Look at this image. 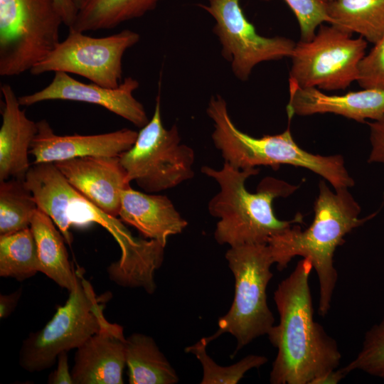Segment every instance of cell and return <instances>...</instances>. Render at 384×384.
<instances>
[{
    "mask_svg": "<svg viewBox=\"0 0 384 384\" xmlns=\"http://www.w3.org/2000/svg\"><path fill=\"white\" fill-rule=\"evenodd\" d=\"M312 269L309 259L299 260L274 293L279 322L267 334L277 349L270 374L272 384H312L340 364L336 340L314 319L309 283Z\"/></svg>",
    "mask_w": 384,
    "mask_h": 384,
    "instance_id": "cell-1",
    "label": "cell"
},
{
    "mask_svg": "<svg viewBox=\"0 0 384 384\" xmlns=\"http://www.w3.org/2000/svg\"><path fill=\"white\" fill-rule=\"evenodd\" d=\"M314 211V220L306 229L295 224L271 237L267 245L279 270L285 269L296 256L309 260L319 281V314L324 316L331 309L338 280L334 265L337 247L344 242L348 233L374 218L377 212L360 218L361 208L348 188L334 193L323 180L319 183Z\"/></svg>",
    "mask_w": 384,
    "mask_h": 384,
    "instance_id": "cell-2",
    "label": "cell"
},
{
    "mask_svg": "<svg viewBox=\"0 0 384 384\" xmlns=\"http://www.w3.org/2000/svg\"><path fill=\"white\" fill-rule=\"evenodd\" d=\"M201 171L215 180L220 188L208 205L210 214L219 218L214 232L218 244L230 247L267 244L273 235L303 223L299 213L290 220L278 219L272 206L274 199L289 196L298 186L267 176L252 193L246 189L245 181L259 173L257 168L237 169L224 161L220 169L203 166Z\"/></svg>",
    "mask_w": 384,
    "mask_h": 384,
    "instance_id": "cell-3",
    "label": "cell"
},
{
    "mask_svg": "<svg viewBox=\"0 0 384 384\" xmlns=\"http://www.w3.org/2000/svg\"><path fill=\"white\" fill-rule=\"evenodd\" d=\"M24 181L38 208L53 220L69 245L73 239L71 227L83 228L97 223L105 228L120 247L121 257L113 262L119 274H140L156 261L160 252L157 241L134 237L117 217L104 212L73 188L54 163L33 164Z\"/></svg>",
    "mask_w": 384,
    "mask_h": 384,
    "instance_id": "cell-4",
    "label": "cell"
},
{
    "mask_svg": "<svg viewBox=\"0 0 384 384\" xmlns=\"http://www.w3.org/2000/svg\"><path fill=\"white\" fill-rule=\"evenodd\" d=\"M206 113L213 124L211 138L224 159L237 169L270 166L277 170L282 164L307 169L320 175L336 189L354 186L341 155L321 156L302 149L294 140L290 128L281 134L253 137L240 130L228 113L225 100L213 95Z\"/></svg>",
    "mask_w": 384,
    "mask_h": 384,
    "instance_id": "cell-5",
    "label": "cell"
},
{
    "mask_svg": "<svg viewBox=\"0 0 384 384\" xmlns=\"http://www.w3.org/2000/svg\"><path fill=\"white\" fill-rule=\"evenodd\" d=\"M225 259L235 277V295L228 313L220 318L218 329L207 343L229 333L237 341L233 356L256 338L265 335L274 325L267 300V287L273 277L274 264L267 244L230 247Z\"/></svg>",
    "mask_w": 384,
    "mask_h": 384,
    "instance_id": "cell-6",
    "label": "cell"
},
{
    "mask_svg": "<svg viewBox=\"0 0 384 384\" xmlns=\"http://www.w3.org/2000/svg\"><path fill=\"white\" fill-rule=\"evenodd\" d=\"M76 273V286L65 304L23 342L18 361L25 370L33 373L50 368L60 353L78 348L108 321L103 314L105 299L97 297L80 271Z\"/></svg>",
    "mask_w": 384,
    "mask_h": 384,
    "instance_id": "cell-7",
    "label": "cell"
},
{
    "mask_svg": "<svg viewBox=\"0 0 384 384\" xmlns=\"http://www.w3.org/2000/svg\"><path fill=\"white\" fill-rule=\"evenodd\" d=\"M62 23L55 0H0V75L30 71L59 43Z\"/></svg>",
    "mask_w": 384,
    "mask_h": 384,
    "instance_id": "cell-8",
    "label": "cell"
},
{
    "mask_svg": "<svg viewBox=\"0 0 384 384\" xmlns=\"http://www.w3.org/2000/svg\"><path fill=\"white\" fill-rule=\"evenodd\" d=\"M119 158L129 181L147 193L174 188L194 176V151L181 143L176 124L169 129L164 126L159 92L151 119Z\"/></svg>",
    "mask_w": 384,
    "mask_h": 384,
    "instance_id": "cell-9",
    "label": "cell"
},
{
    "mask_svg": "<svg viewBox=\"0 0 384 384\" xmlns=\"http://www.w3.org/2000/svg\"><path fill=\"white\" fill-rule=\"evenodd\" d=\"M367 46L361 36L354 38L331 24H321L311 40L296 43L289 81L302 87L345 90L357 82Z\"/></svg>",
    "mask_w": 384,
    "mask_h": 384,
    "instance_id": "cell-10",
    "label": "cell"
},
{
    "mask_svg": "<svg viewBox=\"0 0 384 384\" xmlns=\"http://www.w3.org/2000/svg\"><path fill=\"white\" fill-rule=\"evenodd\" d=\"M140 35L125 29L103 37H92L69 30L67 38L31 70L38 75L65 72L82 76L99 85L114 88L122 82V58Z\"/></svg>",
    "mask_w": 384,
    "mask_h": 384,
    "instance_id": "cell-11",
    "label": "cell"
},
{
    "mask_svg": "<svg viewBox=\"0 0 384 384\" xmlns=\"http://www.w3.org/2000/svg\"><path fill=\"white\" fill-rule=\"evenodd\" d=\"M207 3L198 6L214 19L213 32L221 45V55L238 80H247L260 63L292 56L296 43L284 36L260 35L246 18L240 0H207Z\"/></svg>",
    "mask_w": 384,
    "mask_h": 384,
    "instance_id": "cell-12",
    "label": "cell"
},
{
    "mask_svg": "<svg viewBox=\"0 0 384 384\" xmlns=\"http://www.w3.org/2000/svg\"><path fill=\"white\" fill-rule=\"evenodd\" d=\"M139 82L132 77L125 78L114 88L96 83H84L65 72H55L50 83L32 94L18 97L21 106H31L48 100H69L101 106L127 119L139 128L149 122L143 105L133 95Z\"/></svg>",
    "mask_w": 384,
    "mask_h": 384,
    "instance_id": "cell-13",
    "label": "cell"
},
{
    "mask_svg": "<svg viewBox=\"0 0 384 384\" xmlns=\"http://www.w3.org/2000/svg\"><path fill=\"white\" fill-rule=\"evenodd\" d=\"M67 181L110 215L119 216L122 192L130 187L119 156H85L54 162Z\"/></svg>",
    "mask_w": 384,
    "mask_h": 384,
    "instance_id": "cell-14",
    "label": "cell"
},
{
    "mask_svg": "<svg viewBox=\"0 0 384 384\" xmlns=\"http://www.w3.org/2000/svg\"><path fill=\"white\" fill-rule=\"evenodd\" d=\"M38 132L29 154L33 164L85 156H119L134 144L138 132L127 128L92 135L56 134L46 119L37 122Z\"/></svg>",
    "mask_w": 384,
    "mask_h": 384,
    "instance_id": "cell-15",
    "label": "cell"
},
{
    "mask_svg": "<svg viewBox=\"0 0 384 384\" xmlns=\"http://www.w3.org/2000/svg\"><path fill=\"white\" fill-rule=\"evenodd\" d=\"M288 118L333 113L366 123L384 118V90L363 89L344 95H327L316 87H302L289 81Z\"/></svg>",
    "mask_w": 384,
    "mask_h": 384,
    "instance_id": "cell-16",
    "label": "cell"
},
{
    "mask_svg": "<svg viewBox=\"0 0 384 384\" xmlns=\"http://www.w3.org/2000/svg\"><path fill=\"white\" fill-rule=\"evenodd\" d=\"M126 341L122 326L107 321L77 348L71 370L73 383H124Z\"/></svg>",
    "mask_w": 384,
    "mask_h": 384,
    "instance_id": "cell-17",
    "label": "cell"
},
{
    "mask_svg": "<svg viewBox=\"0 0 384 384\" xmlns=\"http://www.w3.org/2000/svg\"><path fill=\"white\" fill-rule=\"evenodd\" d=\"M4 100L0 129V181L25 179L31 165L28 155L37 132V122L20 108L18 97L7 83L1 86Z\"/></svg>",
    "mask_w": 384,
    "mask_h": 384,
    "instance_id": "cell-18",
    "label": "cell"
},
{
    "mask_svg": "<svg viewBox=\"0 0 384 384\" xmlns=\"http://www.w3.org/2000/svg\"><path fill=\"white\" fill-rule=\"evenodd\" d=\"M119 216L145 238L164 246L169 236L182 233L188 225L166 196L144 193L131 187L122 193Z\"/></svg>",
    "mask_w": 384,
    "mask_h": 384,
    "instance_id": "cell-19",
    "label": "cell"
},
{
    "mask_svg": "<svg viewBox=\"0 0 384 384\" xmlns=\"http://www.w3.org/2000/svg\"><path fill=\"white\" fill-rule=\"evenodd\" d=\"M30 228L35 238L39 272L68 292L77 284V273L73 270L65 246V238L53 220L39 208L35 212Z\"/></svg>",
    "mask_w": 384,
    "mask_h": 384,
    "instance_id": "cell-20",
    "label": "cell"
},
{
    "mask_svg": "<svg viewBox=\"0 0 384 384\" xmlns=\"http://www.w3.org/2000/svg\"><path fill=\"white\" fill-rule=\"evenodd\" d=\"M163 0H82L69 30L85 33L112 29L140 18Z\"/></svg>",
    "mask_w": 384,
    "mask_h": 384,
    "instance_id": "cell-21",
    "label": "cell"
},
{
    "mask_svg": "<svg viewBox=\"0 0 384 384\" xmlns=\"http://www.w3.org/2000/svg\"><path fill=\"white\" fill-rule=\"evenodd\" d=\"M126 365L130 384H175L179 378L154 340L134 333L126 341Z\"/></svg>",
    "mask_w": 384,
    "mask_h": 384,
    "instance_id": "cell-22",
    "label": "cell"
},
{
    "mask_svg": "<svg viewBox=\"0 0 384 384\" xmlns=\"http://www.w3.org/2000/svg\"><path fill=\"white\" fill-rule=\"evenodd\" d=\"M327 12L329 24L373 45L384 35V0H334Z\"/></svg>",
    "mask_w": 384,
    "mask_h": 384,
    "instance_id": "cell-23",
    "label": "cell"
},
{
    "mask_svg": "<svg viewBox=\"0 0 384 384\" xmlns=\"http://www.w3.org/2000/svg\"><path fill=\"white\" fill-rule=\"evenodd\" d=\"M39 272L37 247L29 228L0 235V276L18 281Z\"/></svg>",
    "mask_w": 384,
    "mask_h": 384,
    "instance_id": "cell-24",
    "label": "cell"
},
{
    "mask_svg": "<svg viewBox=\"0 0 384 384\" xmlns=\"http://www.w3.org/2000/svg\"><path fill=\"white\" fill-rule=\"evenodd\" d=\"M38 208L24 179L0 181V235L29 228Z\"/></svg>",
    "mask_w": 384,
    "mask_h": 384,
    "instance_id": "cell-25",
    "label": "cell"
},
{
    "mask_svg": "<svg viewBox=\"0 0 384 384\" xmlns=\"http://www.w3.org/2000/svg\"><path fill=\"white\" fill-rule=\"evenodd\" d=\"M206 338L195 344L186 347L185 351L191 353L199 360L203 367L201 384H236L252 368L265 365L268 359L259 355H249L238 363L229 366L218 365L206 353Z\"/></svg>",
    "mask_w": 384,
    "mask_h": 384,
    "instance_id": "cell-26",
    "label": "cell"
},
{
    "mask_svg": "<svg viewBox=\"0 0 384 384\" xmlns=\"http://www.w3.org/2000/svg\"><path fill=\"white\" fill-rule=\"evenodd\" d=\"M343 368L347 374L358 370L384 380V316L365 333L356 356Z\"/></svg>",
    "mask_w": 384,
    "mask_h": 384,
    "instance_id": "cell-27",
    "label": "cell"
},
{
    "mask_svg": "<svg viewBox=\"0 0 384 384\" xmlns=\"http://www.w3.org/2000/svg\"><path fill=\"white\" fill-rule=\"evenodd\" d=\"M268 1L270 0H262ZM294 13L299 27L300 40H311L319 26L330 23L326 0H283Z\"/></svg>",
    "mask_w": 384,
    "mask_h": 384,
    "instance_id": "cell-28",
    "label": "cell"
},
{
    "mask_svg": "<svg viewBox=\"0 0 384 384\" xmlns=\"http://www.w3.org/2000/svg\"><path fill=\"white\" fill-rule=\"evenodd\" d=\"M357 82L363 89L384 90V35L361 61Z\"/></svg>",
    "mask_w": 384,
    "mask_h": 384,
    "instance_id": "cell-29",
    "label": "cell"
},
{
    "mask_svg": "<svg viewBox=\"0 0 384 384\" xmlns=\"http://www.w3.org/2000/svg\"><path fill=\"white\" fill-rule=\"evenodd\" d=\"M370 129L371 150L368 159V163H378L384 167V118L380 120L367 122Z\"/></svg>",
    "mask_w": 384,
    "mask_h": 384,
    "instance_id": "cell-30",
    "label": "cell"
},
{
    "mask_svg": "<svg viewBox=\"0 0 384 384\" xmlns=\"http://www.w3.org/2000/svg\"><path fill=\"white\" fill-rule=\"evenodd\" d=\"M57 368L48 377L49 384H74L71 370H69L67 351L60 353L57 358Z\"/></svg>",
    "mask_w": 384,
    "mask_h": 384,
    "instance_id": "cell-31",
    "label": "cell"
},
{
    "mask_svg": "<svg viewBox=\"0 0 384 384\" xmlns=\"http://www.w3.org/2000/svg\"><path fill=\"white\" fill-rule=\"evenodd\" d=\"M21 296V289L9 294L0 295V318L6 319L16 307Z\"/></svg>",
    "mask_w": 384,
    "mask_h": 384,
    "instance_id": "cell-32",
    "label": "cell"
},
{
    "mask_svg": "<svg viewBox=\"0 0 384 384\" xmlns=\"http://www.w3.org/2000/svg\"><path fill=\"white\" fill-rule=\"evenodd\" d=\"M63 20V24L70 28L74 23L78 7L73 0H55Z\"/></svg>",
    "mask_w": 384,
    "mask_h": 384,
    "instance_id": "cell-33",
    "label": "cell"
},
{
    "mask_svg": "<svg viewBox=\"0 0 384 384\" xmlns=\"http://www.w3.org/2000/svg\"><path fill=\"white\" fill-rule=\"evenodd\" d=\"M346 375L347 373L343 368H336L316 379L312 384H336L341 381Z\"/></svg>",
    "mask_w": 384,
    "mask_h": 384,
    "instance_id": "cell-34",
    "label": "cell"
},
{
    "mask_svg": "<svg viewBox=\"0 0 384 384\" xmlns=\"http://www.w3.org/2000/svg\"><path fill=\"white\" fill-rule=\"evenodd\" d=\"M81 1L82 0H73V1L75 2L76 6L78 7V8H79L80 4L81 3Z\"/></svg>",
    "mask_w": 384,
    "mask_h": 384,
    "instance_id": "cell-35",
    "label": "cell"
},
{
    "mask_svg": "<svg viewBox=\"0 0 384 384\" xmlns=\"http://www.w3.org/2000/svg\"><path fill=\"white\" fill-rule=\"evenodd\" d=\"M328 2L332 1L334 0H326Z\"/></svg>",
    "mask_w": 384,
    "mask_h": 384,
    "instance_id": "cell-36",
    "label": "cell"
}]
</instances>
